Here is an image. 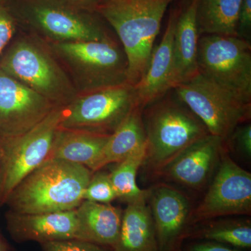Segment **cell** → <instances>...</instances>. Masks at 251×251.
Returning <instances> with one entry per match:
<instances>
[{"label":"cell","mask_w":251,"mask_h":251,"mask_svg":"<svg viewBox=\"0 0 251 251\" xmlns=\"http://www.w3.org/2000/svg\"><path fill=\"white\" fill-rule=\"evenodd\" d=\"M243 0H198L200 36H238L237 21Z\"/></svg>","instance_id":"cell-23"},{"label":"cell","mask_w":251,"mask_h":251,"mask_svg":"<svg viewBox=\"0 0 251 251\" xmlns=\"http://www.w3.org/2000/svg\"><path fill=\"white\" fill-rule=\"evenodd\" d=\"M110 135L59 128L49 158L86 167L94 173Z\"/></svg>","instance_id":"cell-19"},{"label":"cell","mask_w":251,"mask_h":251,"mask_svg":"<svg viewBox=\"0 0 251 251\" xmlns=\"http://www.w3.org/2000/svg\"><path fill=\"white\" fill-rule=\"evenodd\" d=\"M194 226L185 239L217 242L241 250L251 248V220L212 219Z\"/></svg>","instance_id":"cell-22"},{"label":"cell","mask_w":251,"mask_h":251,"mask_svg":"<svg viewBox=\"0 0 251 251\" xmlns=\"http://www.w3.org/2000/svg\"><path fill=\"white\" fill-rule=\"evenodd\" d=\"M212 179L202 202L191 213L190 227L218 218L251 214V174L226 151Z\"/></svg>","instance_id":"cell-11"},{"label":"cell","mask_w":251,"mask_h":251,"mask_svg":"<svg viewBox=\"0 0 251 251\" xmlns=\"http://www.w3.org/2000/svg\"><path fill=\"white\" fill-rule=\"evenodd\" d=\"M46 44V43H45ZM49 46L31 38L15 41L0 60V70L54 105L66 106L78 93Z\"/></svg>","instance_id":"cell-6"},{"label":"cell","mask_w":251,"mask_h":251,"mask_svg":"<svg viewBox=\"0 0 251 251\" xmlns=\"http://www.w3.org/2000/svg\"><path fill=\"white\" fill-rule=\"evenodd\" d=\"M147 152L143 166L156 175L196 140L210 134L175 95L165 94L143 110Z\"/></svg>","instance_id":"cell-3"},{"label":"cell","mask_w":251,"mask_h":251,"mask_svg":"<svg viewBox=\"0 0 251 251\" xmlns=\"http://www.w3.org/2000/svg\"><path fill=\"white\" fill-rule=\"evenodd\" d=\"M147 152V145L116 163L109 173L117 197L127 204L148 198L149 190L141 189L137 184V174L143 166Z\"/></svg>","instance_id":"cell-24"},{"label":"cell","mask_w":251,"mask_h":251,"mask_svg":"<svg viewBox=\"0 0 251 251\" xmlns=\"http://www.w3.org/2000/svg\"><path fill=\"white\" fill-rule=\"evenodd\" d=\"M75 209L84 241L110 249L115 247L121 229V208L83 201Z\"/></svg>","instance_id":"cell-20"},{"label":"cell","mask_w":251,"mask_h":251,"mask_svg":"<svg viewBox=\"0 0 251 251\" xmlns=\"http://www.w3.org/2000/svg\"><path fill=\"white\" fill-rule=\"evenodd\" d=\"M92 175L81 165L49 158L15 188L5 204L8 211L21 214L75 209Z\"/></svg>","instance_id":"cell-1"},{"label":"cell","mask_w":251,"mask_h":251,"mask_svg":"<svg viewBox=\"0 0 251 251\" xmlns=\"http://www.w3.org/2000/svg\"><path fill=\"white\" fill-rule=\"evenodd\" d=\"M66 1L83 9L94 11L97 5L101 1V0H66Z\"/></svg>","instance_id":"cell-31"},{"label":"cell","mask_w":251,"mask_h":251,"mask_svg":"<svg viewBox=\"0 0 251 251\" xmlns=\"http://www.w3.org/2000/svg\"><path fill=\"white\" fill-rule=\"evenodd\" d=\"M173 90L205 125L209 133L224 143L238 126L250 120L251 102L246 101L200 73Z\"/></svg>","instance_id":"cell-8"},{"label":"cell","mask_w":251,"mask_h":251,"mask_svg":"<svg viewBox=\"0 0 251 251\" xmlns=\"http://www.w3.org/2000/svg\"><path fill=\"white\" fill-rule=\"evenodd\" d=\"M237 34L250 42L251 36V0H243L237 21Z\"/></svg>","instance_id":"cell-29"},{"label":"cell","mask_w":251,"mask_h":251,"mask_svg":"<svg viewBox=\"0 0 251 251\" xmlns=\"http://www.w3.org/2000/svg\"><path fill=\"white\" fill-rule=\"evenodd\" d=\"M188 251H249L241 250L219 244V243L209 242V241H200L193 243L188 248Z\"/></svg>","instance_id":"cell-30"},{"label":"cell","mask_w":251,"mask_h":251,"mask_svg":"<svg viewBox=\"0 0 251 251\" xmlns=\"http://www.w3.org/2000/svg\"><path fill=\"white\" fill-rule=\"evenodd\" d=\"M57 106L0 70V134L24 133Z\"/></svg>","instance_id":"cell-12"},{"label":"cell","mask_w":251,"mask_h":251,"mask_svg":"<svg viewBox=\"0 0 251 251\" xmlns=\"http://www.w3.org/2000/svg\"><path fill=\"white\" fill-rule=\"evenodd\" d=\"M41 245L44 251H113L110 248L78 239L44 243Z\"/></svg>","instance_id":"cell-26"},{"label":"cell","mask_w":251,"mask_h":251,"mask_svg":"<svg viewBox=\"0 0 251 251\" xmlns=\"http://www.w3.org/2000/svg\"><path fill=\"white\" fill-rule=\"evenodd\" d=\"M46 44L69 72L78 94L128 83L125 51L112 37L100 41Z\"/></svg>","instance_id":"cell-4"},{"label":"cell","mask_w":251,"mask_h":251,"mask_svg":"<svg viewBox=\"0 0 251 251\" xmlns=\"http://www.w3.org/2000/svg\"><path fill=\"white\" fill-rule=\"evenodd\" d=\"M180 10L170 14L166 29L160 44L153 48L146 72L134 85L137 102L143 109L171 90L173 67V43Z\"/></svg>","instance_id":"cell-16"},{"label":"cell","mask_w":251,"mask_h":251,"mask_svg":"<svg viewBox=\"0 0 251 251\" xmlns=\"http://www.w3.org/2000/svg\"><path fill=\"white\" fill-rule=\"evenodd\" d=\"M233 145L237 151L247 158L251 157V125L238 126L227 141Z\"/></svg>","instance_id":"cell-28"},{"label":"cell","mask_w":251,"mask_h":251,"mask_svg":"<svg viewBox=\"0 0 251 251\" xmlns=\"http://www.w3.org/2000/svg\"><path fill=\"white\" fill-rule=\"evenodd\" d=\"M148 190V202L159 251L181 248L190 228L192 211L189 198L170 185L158 184Z\"/></svg>","instance_id":"cell-13"},{"label":"cell","mask_w":251,"mask_h":251,"mask_svg":"<svg viewBox=\"0 0 251 251\" xmlns=\"http://www.w3.org/2000/svg\"><path fill=\"white\" fill-rule=\"evenodd\" d=\"M147 145L143 109L136 106L110 135L96 171L111 163H118Z\"/></svg>","instance_id":"cell-21"},{"label":"cell","mask_w":251,"mask_h":251,"mask_svg":"<svg viewBox=\"0 0 251 251\" xmlns=\"http://www.w3.org/2000/svg\"><path fill=\"white\" fill-rule=\"evenodd\" d=\"M16 21L9 5L0 1V52L14 35Z\"/></svg>","instance_id":"cell-27"},{"label":"cell","mask_w":251,"mask_h":251,"mask_svg":"<svg viewBox=\"0 0 251 251\" xmlns=\"http://www.w3.org/2000/svg\"><path fill=\"white\" fill-rule=\"evenodd\" d=\"M64 110V106L55 107L24 133L0 134V206L28 175L50 156Z\"/></svg>","instance_id":"cell-7"},{"label":"cell","mask_w":251,"mask_h":251,"mask_svg":"<svg viewBox=\"0 0 251 251\" xmlns=\"http://www.w3.org/2000/svg\"><path fill=\"white\" fill-rule=\"evenodd\" d=\"M198 66L200 74L251 102V42L239 36H201Z\"/></svg>","instance_id":"cell-9"},{"label":"cell","mask_w":251,"mask_h":251,"mask_svg":"<svg viewBox=\"0 0 251 251\" xmlns=\"http://www.w3.org/2000/svg\"><path fill=\"white\" fill-rule=\"evenodd\" d=\"M117 198L116 192L112 184L109 173L101 171V170L94 172L90 182L86 187L83 201L101 204H110Z\"/></svg>","instance_id":"cell-25"},{"label":"cell","mask_w":251,"mask_h":251,"mask_svg":"<svg viewBox=\"0 0 251 251\" xmlns=\"http://www.w3.org/2000/svg\"><path fill=\"white\" fill-rule=\"evenodd\" d=\"M174 0H101L94 12L121 41L128 62V82L135 85L148 69L165 13Z\"/></svg>","instance_id":"cell-2"},{"label":"cell","mask_w":251,"mask_h":251,"mask_svg":"<svg viewBox=\"0 0 251 251\" xmlns=\"http://www.w3.org/2000/svg\"><path fill=\"white\" fill-rule=\"evenodd\" d=\"M138 105L130 83L78 94L64 106L59 128L111 135Z\"/></svg>","instance_id":"cell-10"},{"label":"cell","mask_w":251,"mask_h":251,"mask_svg":"<svg viewBox=\"0 0 251 251\" xmlns=\"http://www.w3.org/2000/svg\"><path fill=\"white\" fill-rule=\"evenodd\" d=\"M224 140L208 134L185 149L156 176L199 190L212 179L225 151Z\"/></svg>","instance_id":"cell-14"},{"label":"cell","mask_w":251,"mask_h":251,"mask_svg":"<svg viewBox=\"0 0 251 251\" xmlns=\"http://www.w3.org/2000/svg\"><path fill=\"white\" fill-rule=\"evenodd\" d=\"M173 251H182V250H181V248H179V249H175V250Z\"/></svg>","instance_id":"cell-33"},{"label":"cell","mask_w":251,"mask_h":251,"mask_svg":"<svg viewBox=\"0 0 251 251\" xmlns=\"http://www.w3.org/2000/svg\"><path fill=\"white\" fill-rule=\"evenodd\" d=\"M113 251H159L148 198L130 203L122 216L120 235Z\"/></svg>","instance_id":"cell-18"},{"label":"cell","mask_w":251,"mask_h":251,"mask_svg":"<svg viewBox=\"0 0 251 251\" xmlns=\"http://www.w3.org/2000/svg\"><path fill=\"white\" fill-rule=\"evenodd\" d=\"M0 251H9L7 244L1 237H0Z\"/></svg>","instance_id":"cell-32"},{"label":"cell","mask_w":251,"mask_h":251,"mask_svg":"<svg viewBox=\"0 0 251 251\" xmlns=\"http://www.w3.org/2000/svg\"><path fill=\"white\" fill-rule=\"evenodd\" d=\"M10 7L17 22L47 43L100 41L112 37L97 13L66 0H16Z\"/></svg>","instance_id":"cell-5"},{"label":"cell","mask_w":251,"mask_h":251,"mask_svg":"<svg viewBox=\"0 0 251 251\" xmlns=\"http://www.w3.org/2000/svg\"><path fill=\"white\" fill-rule=\"evenodd\" d=\"M198 0H190L179 11L173 43L172 87L190 80L199 73L198 47L200 34L197 21Z\"/></svg>","instance_id":"cell-17"},{"label":"cell","mask_w":251,"mask_h":251,"mask_svg":"<svg viewBox=\"0 0 251 251\" xmlns=\"http://www.w3.org/2000/svg\"><path fill=\"white\" fill-rule=\"evenodd\" d=\"M6 227L16 242L44 243L57 241L83 240V234L76 209L21 214L7 211Z\"/></svg>","instance_id":"cell-15"}]
</instances>
